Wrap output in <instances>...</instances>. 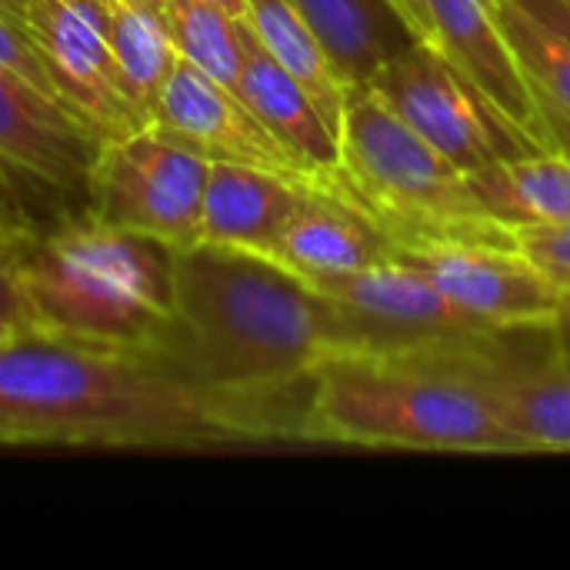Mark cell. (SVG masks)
I'll return each mask as SVG.
<instances>
[{"mask_svg":"<svg viewBox=\"0 0 570 570\" xmlns=\"http://www.w3.org/2000/svg\"><path fill=\"white\" fill-rule=\"evenodd\" d=\"M304 441V401L217 394L147 351L0 341V448L230 451Z\"/></svg>","mask_w":570,"mask_h":570,"instance_id":"6da1fadb","label":"cell"},{"mask_svg":"<svg viewBox=\"0 0 570 570\" xmlns=\"http://www.w3.org/2000/svg\"><path fill=\"white\" fill-rule=\"evenodd\" d=\"M344 347L337 307L264 254L174 250L170 321L147 351L217 394L307 401L317 364Z\"/></svg>","mask_w":570,"mask_h":570,"instance_id":"7a4b0ae2","label":"cell"},{"mask_svg":"<svg viewBox=\"0 0 570 570\" xmlns=\"http://www.w3.org/2000/svg\"><path fill=\"white\" fill-rule=\"evenodd\" d=\"M304 441L384 451L531 454L491 411L454 344L324 357L307 384Z\"/></svg>","mask_w":570,"mask_h":570,"instance_id":"3957f363","label":"cell"},{"mask_svg":"<svg viewBox=\"0 0 570 570\" xmlns=\"http://www.w3.org/2000/svg\"><path fill=\"white\" fill-rule=\"evenodd\" d=\"M27 331L107 351H150L170 321L174 247L80 214L17 234Z\"/></svg>","mask_w":570,"mask_h":570,"instance_id":"277c9868","label":"cell"},{"mask_svg":"<svg viewBox=\"0 0 570 570\" xmlns=\"http://www.w3.org/2000/svg\"><path fill=\"white\" fill-rule=\"evenodd\" d=\"M341 177L394 247L421 240L518 244L474 194L468 174L404 124L371 87L347 94L341 114Z\"/></svg>","mask_w":570,"mask_h":570,"instance_id":"5b68a950","label":"cell"},{"mask_svg":"<svg viewBox=\"0 0 570 570\" xmlns=\"http://www.w3.org/2000/svg\"><path fill=\"white\" fill-rule=\"evenodd\" d=\"M100 144L73 110L0 67V224L50 230L90 214Z\"/></svg>","mask_w":570,"mask_h":570,"instance_id":"8992f818","label":"cell"},{"mask_svg":"<svg viewBox=\"0 0 570 570\" xmlns=\"http://www.w3.org/2000/svg\"><path fill=\"white\" fill-rule=\"evenodd\" d=\"M210 160L154 127L100 144L90 170V214L174 250L197 244Z\"/></svg>","mask_w":570,"mask_h":570,"instance_id":"52a82bcc","label":"cell"},{"mask_svg":"<svg viewBox=\"0 0 570 570\" xmlns=\"http://www.w3.org/2000/svg\"><path fill=\"white\" fill-rule=\"evenodd\" d=\"M364 87L381 94L404 124L464 174L528 150L478 87L428 37H414Z\"/></svg>","mask_w":570,"mask_h":570,"instance_id":"ba28073f","label":"cell"},{"mask_svg":"<svg viewBox=\"0 0 570 570\" xmlns=\"http://www.w3.org/2000/svg\"><path fill=\"white\" fill-rule=\"evenodd\" d=\"M20 23L63 100L104 140L150 127V114L127 87L110 50V3L23 0Z\"/></svg>","mask_w":570,"mask_h":570,"instance_id":"9c48e42d","label":"cell"},{"mask_svg":"<svg viewBox=\"0 0 570 570\" xmlns=\"http://www.w3.org/2000/svg\"><path fill=\"white\" fill-rule=\"evenodd\" d=\"M314 291L341 314V351H424L504 334L454 307L431 277L397 257L331 277Z\"/></svg>","mask_w":570,"mask_h":570,"instance_id":"30bf717a","label":"cell"},{"mask_svg":"<svg viewBox=\"0 0 570 570\" xmlns=\"http://www.w3.org/2000/svg\"><path fill=\"white\" fill-rule=\"evenodd\" d=\"M491 331H541L561 317V281L501 240H421L394 250Z\"/></svg>","mask_w":570,"mask_h":570,"instance_id":"8fae6325","label":"cell"},{"mask_svg":"<svg viewBox=\"0 0 570 570\" xmlns=\"http://www.w3.org/2000/svg\"><path fill=\"white\" fill-rule=\"evenodd\" d=\"M150 127L160 137L207 157L210 164L214 160L250 164V167L314 180L230 87L207 77L184 57L177 60V67L154 107ZM314 184H321V180H314Z\"/></svg>","mask_w":570,"mask_h":570,"instance_id":"7c38bea8","label":"cell"},{"mask_svg":"<svg viewBox=\"0 0 570 570\" xmlns=\"http://www.w3.org/2000/svg\"><path fill=\"white\" fill-rule=\"evenodd\" d=\"M424 10L431 20V40L478 87V94L518 134V140L528 150L561 147L518 67V57L498 17V3L494 0H424Z\"/></svg>","mask_w":570,"mask_h":570,"instance_id":"4fadbf2b","label":"cell"},{"mask_svg":"<svg viewBox=\"0 0 570 570\" xmlns=\"http://www.w3.org/2000/svg\"><path fill=\"white\" fill-rule=\"evenodd\" d=\"M508 334L514 331L454 344V354L484 391L501 424L518 434L531 454L570 451V367L558 361L554 344L544 361L508 357L501 351Z\"/></svg>","mask_w":570,"mask_h":570,"instance_id":"5bb4252c","label":"cell"},{"mask_svg":"<svg viewBox=\"0 0 570 570\" xmlns=\"http://www.w3.org/2000/svg\"><path fill=\"white\" fill-rule=\"evenodd\" d=\"M394 250L391 234L357 204L347 184H314L264 257L314 287L391 261Z\"/></svg>","mask_w":570,"mask_h":570,"instance_id":"9a60e30c","label":"cell"},{"mask_svg":"<svg viewBox=\"0 0 570 570\" xmlns=\"http://www.w3.org/2000/svg\"><path fill=\"white\" fill-rule=\"evenodd\" d=\"M237 97L257 114V120L281 140V147L321 184H344L341 177V134L321 114L314 97L297 77H291L247 30L244 60L237 77Z\"/></svg>","mask_w":570,"mask_h":570,"instance_id":"2e32d148","label":"cell"},{"mask_svg":"<svg viewBox=\"0 0 570 570\" xmlns=\"http://www.w3.org/2000/svg\"><path fill=\"white\" fill-rule=\"evenodd\" d=\"M314 180L250 167V164H227L214 160L204 207H200V227L197 244L214 247H234L264 254L291 214L301 207Z\"/></svg>","mask_w":570,"mask_h":570,"instance_id":"e0dca14e","label":"cell"},{"mask_svg":"<svg viewBox=\"0 0 570 570\" xmlns=\"http://www.w3.org/2000/svg\"><path fill=\"white\" fill-rule=\"evenodd\" d=\"M317 33L341 80L357 90L414 40L391 0H291Z\"/></svg>","mask_w":570,"mask_h":570,"instance_id":"ac0fdd59","label":"cell"},{"mask_svg":"<svg viewBox=\"0 0 570 570\" xmlns=\"http://www.w3.org/2000/svg\"><path fill=\"white\" fill-rule=\"evenodd\" d=\"M478 200L508 227H570V150H521L468 174Z\"/></svg>","mask_w":570,"mask_h":570,"instance_id":"d6986e66","label":"cell"},{"mask_svg":"<svg viewBox=\"0 0 570 570\" xmlns=\"http://www.w3.org/2000/svg\"><path fill=\"white\" fill-rule=\"evenodd\" d=\"M518 67L548 117L561 147L570 150V30L534 0H494Z\"/></svg>","mask_w":570,"mask_h":570,"instance_id":"ffe728a7","label":"cell"},{"mask_svg":"<svg viewBox=\"0 0 570 570\" xmlns=\"http://www.w3.org/2000/svg\"><path fill=\"white\" fill-rule=\"evenodd\" d=\"M244 23L257 37V43L291 77H297L304 83V90L314 97V104L321 107V114L341 134V114H344V104H347L351 87L334 70L327 50L321 47L317 33L301 17V10L291 0H247Z\"/></svg>","mask_w":570,"mask_h":570,"instance_id":"44dd1931","label":"cell"},{"mask_svg":"<svg viewBox=\"0 0 570 570\" xmlns=\"http://www.w3.org/2000/svg\"><path fill=\"white\" fill-rule=\"evenodd\" d=\"M110 50L117 57V67L134 90V97L144 104V110L154 120V107L180 60L167 20L160 10H147L127 0H110Z\"/></svg>","mask_w":570,"mask_h":570,"instance_id":"7402d4cb","label":"cell"},{"mask_svg":"<svg viewBox=\"0 0 570 570\" xmlns=\"http://www.w3.org/2000/svg\"><path fill=\"white\" fill-rule=\"evenodd\" d=\"M164 20L177 53L237 94L244 60V20L214 0H164Z\"/></svg>","mask_w":570,"mask_h":570,"instance_id":"603a6c76","label":"cell"},{"mask_svg":"<svg viewBox=\"0 0 570 570\" xmlns=\"http://www.w3.org/2000/svg\"><path fill=\"white\" fill-rule=\"evenodd\" d=\"M17 227L0 224V331L7 334L27 331V311L17 281Z\"/></svg>","mask_w":570,"mask_h":570,"instance_id":"cb8c5ba5","label":"cell"},{"mask_svg":"<svg viewBox=\"0 0 570 570\" xmlns=\"http://www.w3.org/2000/svg\"><path fill=\"white\" fill-rule=\"evenodd\" d=\"M514 240L561 284L570 281V227H514Z\"/></svg>","mask_w":570,"mask_h":570,"instance_id":"d4e9b609","label":"cell"},{"mask_svg":"<svg viewBox=\"0 0 570 570\" xmlns=\"http://www.w3.org/2000/svg\"><path fill=\"white\" fill-rule=\"evenodd\" d=\"M391 3L404 17V23L414 30V37H428L431 40V20H428V10H424V0H391Z\"/></svg>","mask_w":570,"mask_h":570,"instance_id":"484cf974","label":"cell"},{"mask_svg":"<svg viewBox=\"0 0 570 570\" xmlns=\"http://www.w3.org/2000/svg\"><path fill=\"white\" fill-rule=\"evenodd\" d=\"M554 351H558V361L570 367V327L568 324H554Z\"/></svg>","mask_w":570,"mask_h":570,"instance_id":"4316f807","label":"cell"},{"mask_svg":"<svg viewBox=\"0 0 570 570\" xmlns=\"http://www.w3.org/2000/svg\"><path fill=\"white\" fill-rule=\"evenodd\" d=\"M534 3H538L541 10H548L554 20H561L570 30V0H534Z\"/></svg>","mask_w":570,"mask_h":570,"instance_id":"83f0119b","label":"cell"},{"mask_svg":"<svg viewBox=\"0 0 570 570\" xmlns=\"http://www.w3.org/2000/svg\"><path fill=\"white\" fill-rule=\"evenodd\" d=\"M217 7H224L230 17H237V20H244V10H247V0H214Z\"/></svg>","mask_w":570,"mask_h":570,"instance_id":"f1b7e54d","label":"cell"},{"mask_svg":"<svg viewBox=\"0 0 570 570\" xmlns=\"http://www.w3.org/2000/svg\"><path fill=\"white\" fill-rule=\"evenodd\" d=\"M558 324L570 327V281H564V287H561V317H558Z\"/></svg>","mask_w":570,"mask_h":570,"instance_id":"f546056e","label":"cell"},{"mask_svg":"<svg viewBox=\"0 0 570 570\" xmlns=\"http://www.w3.org/2000/svg\"><path fill=\"white\" fill-rule=\"evenodd\" d=\"M127 3H137V7H147V10H160L164 13V0H127Z\"/></svg>","mask_w":570,"mask_h":570,"instance_id":"4dcf8cb0","label":"cell"},{"mask_svg":"<svg viewBox=\"0 0 570 570\" xmlns=\"http://www.w3.org/2000/svg\"><path fill=\"white\" fill-rule=\"evenodd\" d=\"M3 337H13V334H7V331H0V341H3Z\"/></svg>","mask_w":570,"mask_h":570,"instance_id":"1f68e13d","label":"cell"},{"mask_svg":"<svg viewBox=\"0 0 570 570\" xmlns=\"http://www.w3.org/2000/svg\"><path fill=\"white\" fill-rule=\"evenodd\" d=\"M100 3H110V0H100Z\"/></svg>","mask_w":570,"mask_h":570,"instance_id":"d6a6232c","label":"cell"}]
</instances>
